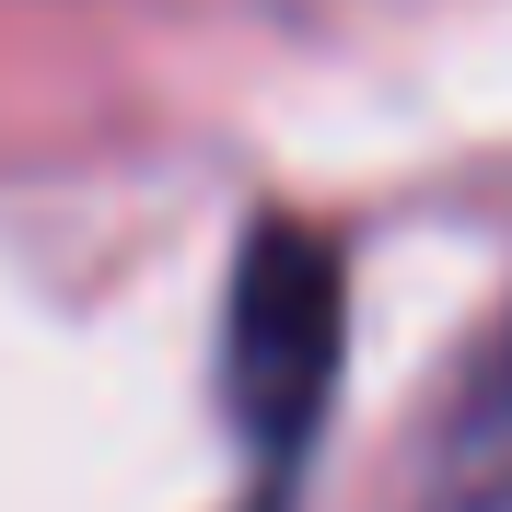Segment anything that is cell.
<instances>
[{
    "label": "cell",
    "instance_id": "6da1fadb",
    "mask_svg": "<svg viewBox=\"0 0 512 512\" xmlns=\"http://www.w3.org/2000/svg\"><path fill=\"white\" fill-rule=\"evenodd\" d=\"M338 326H350V280L315 222H256L245 268H233V326H222V396L245 419V443L268 466L315 443L326 384H338Z\"/></svg>",
    "mask_w": 512,
    "mask_h": 512
},
{
    "label": "cell",
    "instance_id": "7a4b0ae2",
    "mask_svg": "<svg viewBox=\"0 0 512 512\" xmlns=\"http://www.w3.org/2000/svg\"><path fill=\"white\" fill-rule=\"evenodd\" d=\"M478 431L512 443V326H501V361H489V384H478Z\"/></svg>",
    "mask_w": 512,
    "mask_h": 512
}]
</instances>
